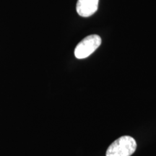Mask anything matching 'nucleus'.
<instances>
[{
  "mask_svg": "<svg viewBox=\"0 0 156 156\" xmlns=\"http://www.w3.org/2000/svg\"><path fill=\"white\" fill-rule=\"evenodd\" d=\"M101 44V38L98 35H90L82 40L76 46L75 56L81 59L91 55Z\"/></svg>",
  "mask_w": 156,
  "mask_h": 156,
  "instance_id": "obj_2",
  "label": "nucleus"
},
{
  "mask_svg": "<svg viewBox=\"0 0 156 156\" xmlns=\"http://www.w3.org/2000/svg\"><path fill=\"white\" fill-rule=\"evenodd\" d=\"M99 0H78L76 9L78 15L87 17L93 15L97 11Z\"/></svg>",
  "mask_w": 156,
  "mask_h": 156,
  "instance_id": "obj_3",
  "label": "nucleus"
},
{
  "mask_svg": "<svg viewBox=\"0 0 156 156\" xmlns=\"http://www.w3.org/2000/svg\"><path fill=\"white\" fill-rule=\"evenodd\" d=\"M136 142L130 136H122L107 149L106 156H131L136 151Z\"/></svg>",
  "mask_w": 156,
  "mask_h": 156,
  "instance_id": "obj_1",
  "label": "nucleus"
}]
</instances>
